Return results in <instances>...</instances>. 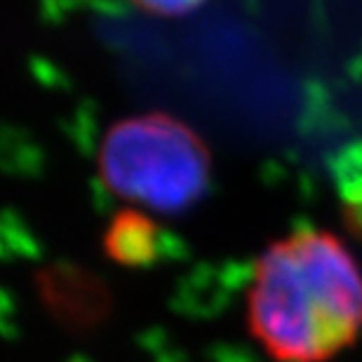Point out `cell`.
Returning a JSON list of instances; mask_svg holds the SVG:
<instances>
[{
	"mask_svg": "<svg viewBox=\"0 0 362 362\" xmlns=\"http://www.w3.org/2000/svg\"><path fill=\"white\" fill-rule=\"evenodd\" d=\"M97 175L108 193L158 214H181L212 184V151L186 120L148 111L115 120L97 148Z\"/></svg>",
	"mask_w": 362,
	"mask_h": 362,
	"instance_id": "2",
	"label": "cell"
},
{
	"mask_svg": "<svg viewBox=\"0 0 362 362\" xmlns=\"http://www.w3.org/2000/svg\"><path fill=\"white\" fill-rule=\"evenodd\" d=\"M136 10L158 19H181L200 10L207 0H129Z\"/></svg>",
	"mask_w": 362,
	"mask_h": 362,
	"instance_id": "5",
	"label": "cell"
},
{
	"mask_svg": "<svg viewBox=\"0 0 362 362\" xmlns=\"http://www.w3.org/2000/svg\"><path fill=\"white\" fill-rule=\"evenodd\" d=\"M252 341L273 362H332L362 339V269L325 228L266 245L245 294Z\"/></svg>",
	"mask_w": 362,
	"mask_h": 362,
	"instance_id": "1",
	"label": "cell"
},
{
	"mask_svg": "<svg viewBox=\"0 0 362 362\" xmlns=\"http://www.w3.org/2000/svg\"><path fill=\"white\" fill-rule=\"evenodd\" d=\"M101 252L122 269H148L163 255L160 226L144 209L122 207L108 219Z\"/></svg>",
	"mask_w": 362,
	"mask_h": 362,
	"instance_id": "3",
	"label": "cell"
},
{
	"mask_svg": "<svg viewBox=\"0 0 362 362\" xmlns=\"http://www.w3.org/2000/svg\"><path fill=\"white\" fill-rule=\"evenodd\" d=\"M341 219L349 233L362 243V175L344 181L341 188Z\"/></svg>",
	"mask_w": 362,
	"mask_h": 362,
	"instance_id": "4",
	"label": "cell"
}]
</instances>
